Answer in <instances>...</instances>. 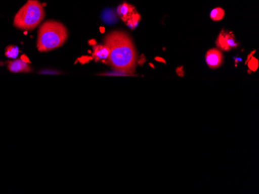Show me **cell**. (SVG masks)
<instances>
[{"instance_id":"6da1fadb","label":"cell","mask_w":259,"mask_h":194,"mask_svg":"<svg viewBox=\"0 0 259 194\" xmlns=\"http://www.w3.org/2000/svg\"><path fill=\"white\" fill-rule=\"evenodd\" d=\"M109 51L107 63L122 73H133L138 62V53L132 39L123 31L108 33L104 40Z\"/></svg>"},{"instance_id":"7a4b0ae2","label":"cell","mask_w":259,"mask_h":194,"mask_svg":"<svg viewBox=\"0 0 259 194\" xmlns=\"http://www.w3.org/2000/svg\"><path fill=\"white\" fill-rule=\"evenodd\" d=\"M68 37L64 24L56 20H49L42 24L37 34V48L40 52H49L62 47Z\"/></svg>"},{"instance_id":"3957f363","label":"cell","mask_w":259,"mask_h":194,"mask_svg":"<svg viewBox=\"0 0 259 194\" xmlns=\"http://www.w3.org/2000/svg\"><path fill=\"white\" fill-rule=\"evenodd\" d=\"M43 6L38 0H28L14 17V26L22 30H31L37 27L45 18Z\"/></svg>"},{"instance_id":"277c9868","label":"cell","mask_w":259,"mask_h":194,"mask_svg":"<svg viewBox=\"0 0 259 194\" xmlns=\"http://www.w3.org/2000/svg\"><path fill=\"white\" fill-rule=\"evenodd\" d=\"M216 44L221 50L225 51L236 48L238 46V43H237L232 32H227L224 30L220 33L217 39Z\"/></svg>"},{"instance_id":"5b68a950","label":"cell","mask_w":259,"mask_h":194,"mask_svg":"<svg viewBox=\"0 0 259 194\" xmlns=\"http://www.w3.org/2000/svg\"><path fill=\"white\" fill-rule=\"evenodd\" d=\"M7 68L13 73H30L32 71L28 62L22 58L8 62Z\"/></svg>"},{"instance_id":"8992f818","label":"cell","mask_w":259,"mask_h":194,"mask_svg":"<svg viewBox=\"0 0 259 194\" xmlns=\"http://www.w3.org/2000/svg\"><path fill=\"white\" fill-rule=\"evenodd\" d=\"M206 61L209 68H219L223 63V55L218 49H211L206 54Z\"/></svg>"},{"instance_id":"52a82bcc","label":"cell","mask_w":259,"mask_h":194,"mask_svg":"<svg viewBox=\"0 0 259 194\" xmlns=\"http://www.w3.org/2000/svg\"><path fill=\"white\" fill-rule=\"evenodd\" d=\"M117 14L121 17L122 20L126 23H127L128 21L134 18L137 14H138L136 12L135 7L127 4H123L119 6L118 8H117Z\"/></svg>"},{"instance_id":"ba28073f","label":"cell","mask_w":259,"mask_h":194,"mask_svg":"<svg viewBox=\"0 0 259 194\" xmlns=\"http://www.w3.org/2000/svg\"><path fill=\"white\" fill-rule=\"evenodd\" d=\"M109 51L107 47L104 45H94L93 47V58L95 59L97 61L99 60H103V61H107L108 58Z\"/></svg>"},{"instance_id":"9c48e42d","label":"cell","mask_w":259,"mask_h":194,"mask_svg":"<svg viewBox=\"0 0 259 194\" xmlns=\"http://www.w3.org/2000/svg\"><path fill=\"white\" fill-rule=\"evenodd\" d=\"M225 15V10L221 7H217L211 11L209 17H210L211 20H213V21H220V20L224 19Z\"/></svg>"},{"instance_id":"30bf717a","label":"cell","mask_w":259,"mask_h":194,"mask_svg":"<svg viewBox=\"0 0 259 194\" xmlns=\"http://www.w3.org/2000/svg\"><path fill=\"white\" fill-rule=\"evenodd\" d=\"M19 48L15 46H9L6 49L5 54L9 58L15 59L18 56Z\"/></svg>"},{"instance_id":"8fae6325","label":"cell","mask_w":259,"mask_h":194,"mask_svg":"<svg viewBox=\"0 0 259 194\" xmlns=\"http://www.w3.org/2000/svg\"><path fill=\"white\" fill-rule=\"evenodd\" d=\"M255 51H253L249 55V56L248 57V61H247L248 68H249L250 70L252 71V72H255L257 69V67H258V61H257V59L254 58V56H252L253 53Z\"/></svg>"},{"instance_id":"7c38bea8","label":"cell","mask_w":259,"mask_h":194,"mask_svg":"<svg viewBox=\"0 0 259 194\" xmlns=\"http://www.w3.org/2000/svg\"><path fill=\"white\" fill-rule=\"evenodd\" d=\"M176 72H177V74H178L180 76H183V75H184V73H183V68H179Z\"/></svg>"},{"instance_id":"4fadbf2b","label":"cell","mask_w":259,"mask_h":194,"mask_svg":"<svg viewBox=\"0 0 259 194\" xmlns=\"http://www.w3.org/2000/svg\"><path fill=\"white\" fill-rule=\"evenodd\" d=\"M155 60H157V61H160L162 62V63H165L166 62H165V60H164V59L161 58V57H159V56H156L155 57Z\"/></svg>"}]
</instances>
